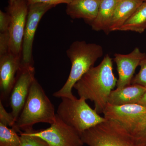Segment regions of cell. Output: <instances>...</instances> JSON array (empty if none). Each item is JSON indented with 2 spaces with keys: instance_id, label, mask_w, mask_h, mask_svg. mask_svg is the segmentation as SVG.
Segmentation results:
<instances>
[{
  "instance_id": "11",
  "label": "cell",
  "mask_w": 146,
  "mask_h": 146,
  "mask_svg": "<svg viewBox=\"0 0 146 146\" xmlns=\"http://www.w3.org/2000/svg\"><path fill=\"white\" fill-rule=\"evenodd\" d=\"M22 61V56L10 52L0 56V101L3 103H9Z\"/></svg>"
},
{
  "instance_id": "8",
  "label": "cell",
  "mask_w": 146,
  "mask_h": 146,
  "mask_svg": "<svg viewBox=\"0 0 146 146\" xmlns=\"http://www.w3.org/2000/svg\"><path fill=\"white\" fill-rule=\"evenodd\" d=\"M103 114L106 119L121 124L131 136L145 121L146 107L138 104L116 106L108 103Z\"/></svg>"
},
{
  "instance_id": "24",
  "label": "cell",
  "mask_w": 146,
  "mask_h": 146,
  "mask_svg": "<svg viewBox=\"0 0 146 146\" xmlns=\"http://www.w3.org/2000/svg\"><path fill=\"white\" fill-rule=\"evenodd\" d=\"M10 22V15L6 11H0V33L9 31Z\"/></svg>"
},
{
  "instance_id": "7",
  "label": "cell",
  "mask_w": 146,
  "mask_h": 146,
  "mask_svg": "<svg viewBox=\"0 0 146 146\" xmlns=\"http://www.w3.org/2000/svg\"><path fill=\"white\" fill-rule=\"evenodd\" d=\"M29 5L26 0H17L9 4L5 10L11 17L9 29L10 37L9 52L22 56L23 42Z\"/></svg>"
},
{
  "instance_id": "16",
  "label": "cell",
  "mask_w": 146,
  "mask_h": 146,
  "mask_svg": "<svg viewBox=\"0 0 146 146\" xmlns=\"http://www.w3.org/2000/svg\"><path fill=\"white\" fill-rule=\"evenodd\" d=\"M117 0H101L98 12L96 18L90 23L93 30L110 32V27L117 4Z\"/></svg>"
},
{
  "instance_id": "5",
  "label": "cell",
  "mask_w": 146,
  "mask_h": 146,
  "mask_svg": "<svg viewBox=\"0 0 146 146\" xmlns=\"http://www.w3.org/2000/svg\"><path fill=\"white\" fill-rule=\"evenodd\" d=\"M84 144L89 146H134L130 133L116 121H105L80 134Z\"/></svg>"
},
{
  "instance_id": "10",
  "label": "cell",
  "mask_w": 146,
  "mask_h": 146,
  "mask_svg": "<svg viewBox=\"0 0 146 146\" xmlns=\"http://www.w3.org/2000/svg\"><path fill=\"white\" fill-rule=\"evenodd\" d=\"M55 6L42 3L29 5L28 11L23 42L22 64L34 65L33 46L39 22L44 15Z\"/></svg>"
},
{
  "instance_id": "25",
  "label": "cell",
  "mask_w": 146,
  "mask_h": 146,
  "mask_svg": "<svg viewBox=\"0 0 146 146\" xmlns=\"http://www.w3.org/2000/svg\"><path fill=\"white\" fill-rule=\"evenodd\" d=\"M73 1V0H26L28 5L36 3H42L55 6L60 4H66L68 5L72 2Z\"/></svg>"
},
{
  "instance_id": "2",
  "label": "cell",
  "mask_w": 146,
  "mask_h": 146,
  "mask_svg": "<svg viewBox=\"0 0 146 146\" xmlns=\"http://www.w3.org/2000/svg\"><path fill=\"white\" fill-rule=\"evenodd\" d=\"M66 54L72 63L70 72L63 87L54 93L53 96L72 99L76 97L72 92L75 84L103 56L104 50L102 46L96 44L76 41L72 43Z\"/></svg>"
},
{
  "instance_id": "4",
  "label": "cell",
  "mask_w": 146,
  "mask_h": 146,
  "mask_svg": "<svg viewBox=\"0 0 146 146\" xmlns=\"http://www.w3.org/2000/svg\"><path fill=\"white\" fill-rule=\"evenodd\" d=\"M61 99L56 115L80 134L106 119L91 108L83 98Z\"/></svg>"
},
{
  "instance_id": "6",
  "label": "cell",
  "mask_w": 146,
  "mask_h": 146,
  "mask_svg": "<svg viewBox=\"0 0 146 146\" xmlns=\"http://www.w3.org/2000/svg\"><path fill=\"white\" fill-rule=\"evenodd\" d=\"M25 132L39 137L51 146H83L80 134L63 121L56 114L55 119L46 129L31 130Z\"/></svg>"
},
{
  "instance_id": "27",
  "label": "cell",
  "mask_w": 146,
  "mask_h": 146,
  "mask_svg": "<svg viewBox=\"0 0 146 146\" xmlns=\"http://www.w3.org/2000/svg\"><path fill=\"white\" fill-rule=\"evenodd\" d=\"M16 1H17V0H9L8 3H12Z\"/></svg>"
},
{
  "instance_id": "21",
  "label": "cell",
  "mask_w": 146,
  "mask_h": 146,
  "mask_svg": "<svg viewBox=\"0 0 146 146\" xmlns=\"http://www.w3.org/2000/svg\"><path fill=\"white\" fill-rule=\"evenodd\" d=\"M141 69L132 79L131 84L141 85L146 88V56L140 63Z\"/></svg>"
},
{
  "instance_id": "14",
  "label": "cell",
  "mask_w": 146,
  "mask_h": 146,
  "mask_svg": "<svg viewBox=\"0 0 146 146\" xmlns=\"http://www.w3.org/2000/svg\"><path fill=\"white\" fill-rule=\"evenodd\" d=\"M146 91L145 87L136 84L117 88L110 93L108 103L116 106L138 104Z\"/></svg>"
},
{
  "instance_id": "3",
  "label": "cell",
  "mask_w": 146,
  "mask_h": 146,
  "mask_svg": "<svg viewBox=\"0 0 146 146\" xmlns=\"http://www.w3.org/2000/svg\"><path fill=\"white\" fill-rule=\"evenodd\" d=\"M56 117L54 106L38 81L35 79L22 112L12 128L19 133L29 131L35 124H51Z\"/></svg>"
},
{
  "instance_id": "20",
  "label": "cell",
  "mask_w": 146,
  "mask_h": 146,
  "mask_svg": "<svg viewBox=\"0 0 146 146\" xmlns=\"http://www.w3.org/2000/svg\"><path fill=\"white\" fill-rule=\"evenodd\" d=\"M131 136L134 146L146 145V120Z\"/></svg>"
},
{
  "instance_id": "12",
  "label": "cell",
  "mask_w": 146,
  "mask_h": 146,
  "mask_svg": "<svg viewBox=\"0 0 146 146\" xmlns=\"http://www.w3.org/2000/svg\"><path fill=\"white\" fill-rule=\"evenodd\" d=\"M146 56V54L141 52L138 48H135L128 54H114V60L118 74L117 88L121 89L131 84L136 68Z\"/></svg>"
},
{
  "instance_id": "22",
  "label": "cell",
  "mask_w": 146,
  "mask_h": 146,
  "mask_svg": "<svg viewBox=\"0 0 146 146\" xmlns=\"http://www.w3.org/2000/svg\"><path fill=\"white\" fill-rule=\"evenodd\" d=\"M15 119L11 113L6 110L3 104L0 101V123L12 128L15 124Z\"/></svg>"
},
{
  "instance_id": "23",
  "label": "cell",
  "mask_w": 146,
  "mask_h": 146,
  "mask_svg": "<svg viewBox=\"0 0 146 146\" xmlns=\"http://www.w3.org/2000/svg\"><path fill=\"white\" fill-rule=\"evenodd\" d=\"M9 31L0 33V56L9 52Z\"/></svg>"
},
{
  "instance_id": "26",
  "label": "cell",
  "mask_w": 146,
  "mask_h": 146,
  "mask_svg": "<svg viewBox=\"0 0 146 146\" xmlns=\"http://www.w3.org/2000/svg\"><path fill=\"white\" fill-rule=\"evenodd\" d=\"M138 104L143 106L144 107H146V91L141 97V99L139 100Z\"/></svg>"
},
{
  "instance_id": "18",
  "label": "cell",
  "mask_w": 146,
  "mask_h": 146,
  "mask_svg": "<svg viewBox=\"0 0 146 146\" xmlns=\"http://www.w3.org/2000/svg\"><path fill=\"white\" fill-rule=\"evenodd\" d=\"M21 136L13 128L0 123V146H21Z\"/></svg>"
},
{
  "instance_id": "19",
  "label": "cell",
  "mask_w": 146,
  "mask_h": 146,
  "mask_svg": "<svg viewBox=\"0 0 146 146\" xmlns=\"http://www.w3.org/2000/svg\"><path fill=\"white\" fill-rule=\"evenodd\" d=\"M19 133L21 140V146H51L39 137L31 136L24 131Z\"/></svg>"
},
{
  "instance_id": "17",
  "label": "cell",
  "mask_w": 146,
  "mask_h": 146,
  "mask_svg": "<svg viewBox=\"0 0 146 146\" xmlns=\"http://www.w3.org/2000/svg\"><path fill=\"white\" fill-rule=\"evenodd\" d=\"M146 29V1L143 3L137 9L118 31H133L142 33Z\"/></svg>"
},
{
  "instance_id": "1",
  "label": "cell",
  "mask_w": 146,
  "mask_h": 146,
  "mask_svg": "<svg viewBox=\"0 0 146 146\" xmlns=\"http://www.w3.org/2000/svg\"><path fill=\"white\" fill-rule=\"evenodd\" d=\"M117 79L113 71L112 58L105 55L99 65L93 67L75 84L80 98L94 102L98 114L103 113L111 91L117 86Z\"/></svg>"
},
{
  "instance_id": "9",
  "label": "cell",
  "mask_w": 146,
  "mask_h": 146,
  "mask_svg": "<svg viewBox=\"0 0 146 146\" xmlns=\"http://www.w3.org/2000/svg\"><path fill=\"white\" fill-rule=\"evenodd\" d=\"M35 74L34 65L22 64L16 76L9 100L11 109V113L16 122L23 110L32 84L35 79Z\"/></svg>"
},
{
  "instance_id": "29",
  "label": "cell",
  "mask_w": 146,
  "mask_h": 146,
  "mask_svg": "<svg viewBox=\"0 0 146 146\" xmlns=\"http://www.w3.org/2000/svg\"></svg>"
},
{
  "instance_id": "13",
  "label": "cell",
  "mask_w": 146,
  "mask_h": 146,
  "mask_svg": "<svg viewBox=\"0 0 146 146\" xmlns=\"http://www.w3.org/2000/svg\"><path fill=\"white\" fill-rule=\"evenodd\" d=\"M101 0H73L67 5L66 14L73 19H83L90 23L96 18Z\"/></svg>"
},
{
  "instance_id": "28",
  "label": "cell",
  "mask_w": 146,
  "mask_h": 146,
  "mask_svg": "<svg viewBox=\"0 0 146 146\" xmlns=\"http://www.w3.org/2000/svg\"><path fill=\"white\" fill-rule=\"evenodd\" d=\"M143 1L144 2L146 1V0H143Z\"/></svg>"
},
{
  "instance_id": "15",
  "label": "cell",
  "mask_w": 146,
  "mask_h": 146,
  "mask_svg": "<svg viewBox=\"0 0 146 146\" xmlns=\"http://www.w3.org/2000/svg\"><path fill=\"white\" fill-rule=\"evenodd\" d=\"M143 2V0H117L110 31H118Z\"/></svg>"
}]
</instances>
